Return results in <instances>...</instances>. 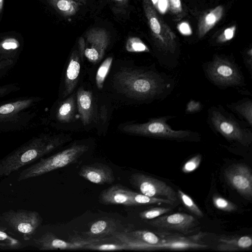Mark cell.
Segmentation results:
<instances>
[{"label": "cell", "instance_id": "6da1fadb", "mask_svg": "<svg viewBox=\"0 0 252 252\" xmlns=\"http://www.w3.org/2000/svg\"><path fill=\"white\" fill-rule=\"evenodd\" d=\"M114 86L120 93L136 99H148L161 94L167 87L164 80L152 71L126 69L116 73Z\"/></svg>", "mask_w": 252, "mask_h": 252}, {"label": "cell", "instance_id": "7a4b0ae2", "mask_svg": "<svg viewBox=\"0 0 252 252\" xmlns=\"http://www.w3.org/2000/svg\"><path fill=\"white\" fill-rule=\"evenodd\" d=\"M64 142L63 138H40L19 148L0 160V177L8 176L35 161Z\"/></svg>", "mask_w": 252, "mask_h": 252}, {"label": "cell", "instance_id": "3957f363", "mask_svg": "<svg viewBox=\"0 0 252 252\" xmlns=\"http://www.w3.org/2000/svg\"><path fill=\"white\" fill-rule=\"evenodd\" d=\"M88 150L85 144H75L46 158L22 170L18 177L21 181L46 174L76 162Z\"/></svg>", "mask_w": 252, "mask_h": 252}, {"label": "cell", "instance_id": "277c9868", "mask_svg": "<svg viewBox=\"0 0 252 252\" xmlns=\"http://www.w3.org/2000/svg\"><path fill=\"white\" fill-rule=\"evenodd\" d=\"M42 222L40 215L33 211L10 210L0 215V223L12 234L28 244L36 234Z\"/></svg>", "mask_w": 252, "mask_h": 252}, {"label": "cell", "instance_id": "5b68a950", "mask_svg": "<svg viewBox=\"0 0 252 252\" xmlns=\"http://www.w3.org/2000/svg\"><path fill=\"white\" fill-rule=\"evenodd\" d=\"M143 7L154 40L158 48L173 53L176 48V35L157 13L150 0H142Z\"/></svg>", "mask_w": 252, "mask_h": 252}, {"label": "cell", "instance_id": "8992f818", "mask_svg": "<svg viewBox=\"0 0 252 252\" xmlns=\"http://www.w3.org/2000/svg\"><path fill=\"white\" fill-rule=\"evenodd\" d=\"M166 121V117L155 118L145 123L126 125L122 129L129 133L171 139H185L190 135L189 130L172 129Z\"/></svg>", "mask_w": 252, "mask_h": 252}, {"label": "cell", "instance_id": "52a82bcc", "mask_svg": "<svg viewBox=\"0 0 252 252\" xmlns=\"http://www.w3.org/2000/svg\"><path fill=\"white\" fill-rule=\"evenodd\" d=\"M109 42L110 36L105 29L92 28L79 38V49L82 56L96 63L103 57Z\"/></svg>", "mask_w": 252, "mask_h": 252}, {"label": "cell", "instance_id": "ba28073f", "mask_svg": "<svg viewBox=\"0 0 252 252\" xmlns=\"http://www.w3.org/2000/svg\"><path fill=\"white\" fill-rule=\"evenodd\" d=\"M210 119L214 128L228 140L235 141L246 146L251 143V132L241 127L231 116L213 110Z\"/></svg>", "mask_w": 252, "mask_h": 252}, {"label": "cell", "instance_id": "9c48e42d", "mask_svg": "<svg viewBox=\"0 0 252 252\" xmlns=\"http://www.w3.org/2000/svg\"><path fill=\"white\" fill-rule=\"evenodd\" d=\"M206 72L209 78L218 86H235L242 82V76L236 65L218 56L209 63Z\"/></svg>", "mask_w": 252, "mask_h": 252}, {"label": "cell", "instance_id": "30bf717a", "mask_svg": "<svg viewBox=\"0 0 252 252\" xmlns=\"http://www.w3.org/2000/svg\"><path fill=\"white\" fill-rule=\"evenodd\" d=\"M129 181L134 188L145 195L167 199L173 202L177 200L174 189L162 181L139 173L132 174Z\"/></svg>", "mask_w": 252, "mask_h": 252}, {"label": "cell", "instance_id": "8fae6325", "mask_svg": "<svg viewBox=\"0 0 252 252\" xmlns=\"http://www.w3.org/2000/svg\"><path fill=\"white\" fill-rule=\"evenodd\" d=\"M103 241L104 240L102 238H79L68 242L58 238L51 232H45L39 237L33 236L29 241V244L39 250H74L84 249V247L88 244Z\"/></svg>", "mask_w": 252, "mask_h": 252}, {"label": "cell", "instance_id": "7c38bea8", "mask_svg": "<svg viewBox=\"0 0 252 252\" xmlns=\"http://www.w3.org/2000/svg\"><path fill=\"white\" fill-rule=\"evenodd\" d=\"M228 183L243 197L249 201L252 198V174L250 167L238 163L231 165L225 171Z\"/></svg>", "mask_w": 252, "mask_h": 252}, {"label": "cell", "instance_id": "4fadbf2b", "mask_svg": "<svg viewBox=\"0 0 252 252\" xmlns=\"http://www.w3.org/2000/svg\"><path fill=\"white\" fill-rule=\"evenodd\" d=\"M147 223L159 228L185 232L196 224V220L191 215L176 213L169 215H161Z\"/></svg>", "mask_w": 252, "mask_h": 252}, {"label": "cell", "instance_id": "5bb4252c", "mask_svg": "<svg viewBox=\"0 0 252 252\" xmlns=\"http://www.w3.org/2000/svg\"><path fill=\"white\" fill-rule=\"evenodd\" d=\"M84 179L97 185L111 184L115 177L112 169L102 163H94L83 166L78 172Z\"/></svg>", "mask_w": 252, "mask_h": 252}, {"label": "cell", "instance_id": "9a60e30c", "mask_svg": "<svg viewBox=\"0 0 252 252\" xmlns=\"http://www.w3.org/2000/svg\"><path fill=\"white\" fill-rule=\"evenodd\" d=\"M129 189L121 185H114L102 190L99 196L100 203L105 205L134 206Z\"/></svg>", "mask_w": 252, "mask_h": 252}, {"label": "cell", "instance_id": "2e32d148", "mask_svg": "<svg viewBox=\"0 0 252 252\" xmlns=\"http://www.w3.org/2000/svg\"><path fill=\"white\" fill-rule=\"evenodd\" d=\"M80 67L79 55L75 50L71 54L66 68L63 97L67 96L74 90L78 82Z\"/></svg>", "mask_w": 252, "mask_h": 252}, {"label": "cell", "instance_id": "e0dca14e", "mask_svg": "<svg viewBox=\"0 0 252 252\" xmlns=\"http://www.w3.org/2000/svg\"><path fill=\"white\" fill-rule=\"evenodd\" d=\"M117 224L113 219L102 218L90 224L88 231L85 232L87 239L102 238L116 232Z\"/></svg>", "mask_w": 252, "mask_h": 252}, {"label": "cell", "instance_id": "ac0fdd59", "mask_svg": "<svg viewBox=\"0 0 252 252\" xmlns=\"http://www.w3.org/2000/svg\"><path fill=\"white\" fill-rule=\"evenodd\" d=\"M78 112L84 126L90 124L94 113L93 95L89 91L79 89L77 94Z\"/></svg>", "mask_w": 252, "mask_h": 252}, {"label": "cell", "instance_id": "d6986e66", "mask_svg": "<svg viewBox=\"0 0 252 252\" xmlns=\"http://www.w3.org/2000/svg\"><path fill=\"white\" fill-rule=\"evenodd\" d=\"M224 12L222 5H218L200 17L198 24V35L205 36L220 20Z\"/></svg>", "mask_w": 252, "mask_h": 252}, {"label": "cell", "instance_id": "ffe728a7", "mask_svg": "<svg viewBox=\"0 0 252 252\" xmlns=\"http://www.w3.org/2000/svg\"><path fill=\"white\" fill-rule=\"evenodd\" d=\"M219 242L217 249L220 251L248 250L251 249L252 245V237L247 235L221 238Z\"/></svg>", "mask_w": 252, "mask_h": 252}, {"label": "cell", "instance_id": "44dd1931", "mask_svg": "<svg viewBox=\"0 0 252 252\" xmlns=\"http://www.w3.org/2000/svg\"><path fill=\"white\" fill-rule=\"evenodd\" d=\"M49 4L60 15L67 17L75 15L82 3L74 0H47Z\"/></svg>", "mask_w": 252, "mask_h": 252}, {"label": "cell", "instance_id": "7402d4cb", "mask_svg": "<svg viewBox=\"0 0 252 252\" xmlns=\"http://www.w3.org/2000/svg\"><path fill=\"white\" fill-rule=\"evenodd\" d=\"M0 245L4 250H17L27 247L29 244L12 234L0 223Z\"/></svg>", "mask_w": 252, "mask_h": 252}, {"label": "cell", "instance_id": "603a6c76", "mask_svg": "<svg viewBox=\"0 0 252 252\" xmlns=\"http://www.w3.org/2000/svg\"><path fill=\"white\" fill-rule=\"evenodd\" d=\"M127 234L135 240L144 243L142 246L143 251H147L149 246L158 245L163 239H160L154 233L147 230H135Z\"/></svg>", "mask_w": 252, "mask_h": 252}, {"label": "cell", "instance_id": "cb8c5ba5", "mask_svg": "<svg viewBox=\"0 0 252 252\" xmlns=\"http://www.w3.org/2000/svg\"><path fill=\"white\" fill-rule=\"evenodd\" d=\"M75 101L74 95H71L63 101L58 108L57 119L62 123H68L72 121L75 114Z\"/></svg>", "mask_w": 252, "mask_h": 252}, {"label": "cell", "instance_id": "d4e9b609", "mask_svg": "<svg viewBox=\"0 0 252 252\" xmlns=\"http://www.w3.org/2000/svg\"><path fill=\"white\" fill-rule=\"evenodd\" d=\"M84 249L93 251L132 250L129 245L120 241L115 243H101V242L92 243L86 245Z\"/></svg>", "mask_w": 252, "mask_h": 252}, {"label": "cell", "instance_id": "484cf974", "mask_svg": "<svg viewBox=\"0 0 252 252\" xmlns=\"http://www.w3.org/2000/svg\"><path fill=\"white\" fill-rule=\"evenodd\" d=\"M131 199L134 206L145 205L156 203H165L173 205L174 202L167 199L151 197L131 190Z\"/></svg>", "mask_w": 252, "mask_h": 252}, {"label": "cell", "instance_id": "4316f807", "mask_svg": "<svg viewBox=\"0 0 252 252\" xmlns=\"http://www.w3.org/2000/svg\"><path fill=\"white\" fill-rule=\"evenodd\" d=\"M113 61L111 57L106 58L99 67L96 75L95 81L99 89L103 87L104 80L110 69Z\"/></svg>", "mask_w": 252, "mask_h": 252}, {"label": "cell", "instance_id": "83f0119b", "mask_svg": "<svg viewBox=\"0 0 252 252\" xmlns=\"http://www.w3.org/2000/svg\"><path fill=\"white\" fill-rule=\"evenodd\" d=\"M177 194L182 203L188 210L200 218L203 217L202 212L189 195L180 189L178 190Z\"/></svg>", "mask_w": 252, "mask_h": 252}, {"label": "cell", "instance_id": "f1b7e54d", "mask_svg": "<svg viewBox=\"0 0 252 252\" xmlns=\"http://www.w3.org/2000/svg\"><path fill=\"white\" fill-rule=\"evenodd\" d=\"M126 49L129 52H149L148 46L137 37H129L126 44Z\"/></svg>", "mask_w": 252, "mask_h": 252}, {"label": "cell", "instance_id": "f546056e", "mask_svg": "<svg viewBox=\"0 0 252 252\" xmlns=\"http://www.w3.org/2000/svg\"><path fill=\"white\" fill-rule=\"evenodd\" d=\"M31 100L18 101L0 106V115H6L27 107Z\"/></svg>", "mask_w": 252, "mask_h": 252}, {"label": "cell", "instance_id": "4dcf8cb0", "mask_svg": "<svg viewBox=\"0 0 252 252\" xmlns=\"http://www.w3.org/2000/svg\"><path fill=\"white\" fill-rule=\"evenodd\" d=\"M212 200L214 206L219 210L232 212L237 209V207L235 204L220 196L214 195Z\"/></svg>", "mask_w": 252, "mask_h": 252}, {"label": "cell", "instance_id": "1f68e13d", "mask_svg": "<svg viewBox=\"0 0 252 252\" xmlns=\"http://www.w3.org/2000/svg\"><path fill=\"white\" fill-rule=\"evenodd\" d=\"M234 109L252 126V102L251 100H247L241 104L236 105L234 107Z\"/></svg>", "mask_w": 252, "mask_h": 252}, {"label": "cell", "instance_id": "d6a6232c", "mask_svg": "<svg viewBox=\"0 0 252 252\" xmlns=\"http://www.w3.org/2000/svg\"><path fill=\"white\" fill-rule=\"evenodd\" d=\"M171 210L170 208L154 207L140 213V217L143 220H152L158 218Z\"/></svg>", "mask_w": 252, "mask_h": 252}, {"label": "cell", "instance_id": "836d02e7", "mask_svg": "<svg viewBox=\"0 0 252 252\" xmlns=\"http://www.w3.org/2000/svg\"><path fill=\"white\" fill-rule=\"evenodd\" d=\"M201 155H196L188 160L183 166L182 171L185 173H189L196 170L201 161Z\"/></svg>", "mask_w": 252, "mask_h": 252}, {"label": "cell", "instance_id": "e575fe53", "mask_svg": "<svg viewBox=\"0 0 252 252\" xmlns=\"http://www.w3.org/2000/svg\"><path fill=\"white\" fill-rule=\"evenodd\" d=\"M236 27L235 25L229 27L225 29L223 32L218 36L217 41L222 43L232 39L236 32Z\"/></svg>", "mask_w": 252, "mask_h": 252}, {"label": "cell", "instance_id": "d590c367", "mask_svg": "<svg viewBox=\"0 0 252 252\" xmlns=\"http://www.w3.org/2000/svg\"><path fill=\"white\" fill-rule=\"evenodd\" d=\"M168 8L171 13L175 15H180L183 12L181 0H167Z\"/></svg>", "mask_w": 252, "mask_h": 252}, {"label": "cell", "instance_id": "8d00e7d4", "mask_svg": "<svg viewBox=\"0 0 252 252\" xmlns=\"http://www.w3.org/2000/svg\"><path fill=\"white\" fill-rule=\"evenodd\" d=\"M179 32L183 35H190L192 34V30L189 24L187 22L179 23L177 27Z\"/></svg>", "mask_w": 252, "mask_h": 252}, {"label": "cell", "instance_id": "74e56055", "mask_svg": "<svg viewBox=\"0 0 252 252\" xmlns=\"http://www.w3.org/2000/svg\"><path fill=\"white\" fill-rule=\"evenodd\" d=\"M201 108V104L198 101L194 100H190L187 104L186 112L188 113H195Z\"/></svg>", "mask_w": 252, "mask_h": 252}, {"label": "cell", "instance_id": "f35d334b", "mask_svg": "<svg viewBox=\"0 0 252 252\" xmlns=\"http://www.w3.org/2000/svg\"><path fill=\"white\" fill-rule=\"evenodd\" d=\"M162 14L166 12L168 8V3L167 0H158L157 6L156 7Z\"/></svg>", "mask_w": 252, "mask_h": 252}, {"label": "cell", "instance_id": "ab89813d", "mask_svg": "<svg viewBox=\"0 0 252 252\" xmlns=\"http://www.w3.org/2000/svg\"><path fill=\"white\" fill-rule=\"evenodd\" d=\"M115 3L119 5H125L128 1L129 0H111Z\"/></svg>", "mask_w": 252, "mask_h": 252}, {"label": "cell", "instance_id": "60d3db41", "mask_svg": "<svg viewBox=\"0 0 252 252\" xmlns=\"http://www.w3.org/2000/svg\"><path fill=\"white\" fill-rule=\"evenodd\" d=\"M4 5V0H0V17L1 16Z\"/></svg>", "mask_w": 252, "mask_h": 252}, {"label": "cell", "instance_id": "b9f144b4", "mask_svg": "<svg viewBox=\"0 0 252 252\" xmlns=\"http://www.w3.org/2000/svg\"><path fill=\"white\" fill-rule=\"evenodd\" d=\"M153 5L156 8L158 3V0H150Z\"/></svg>", "mask_w": 252, "mask_h": 252}, {"label": "cell", "instance_id": "7bdbcfd3", "mask_svg": "<svg viewBox=\"0 0 252 252\" xmlns=\"http://www.w3.org/2000/svg\"><path fill=\"white\" fill-rule=\"evenodd\" d=\"M74 0L79 2H80V3H82L83 4H86L87 2V0Z\"/></svg>", "mask_w": 252, "mask_h": 252}, {"label": "cell", "instance_id": "ee69618b", "mask_svg": "<svg viewBox=\"0 0 252 252\" xmlns=\"http://www.w3.org/2000/svg\"><path fill=\"white\" fill-rule=\"evenodd\" d=\"M0 250H4L3 247L0 245Z\"/></svg>", "mask_w": 252, "mask_h": 252}, {"label": "cell", "instance_id": "f6af8a7d", "mask_svg": "<svg viewBox=\"0 0 252 252\" xmlns=\"http://www.w3.org/2000/svg\"><path fill=\"white\" fill-rule=\"evenodd\" d=\"M3 91L1 90V89H0V94L1 93V92H3Z\"/></svg>", "mask_w": 252, "mask_h": 252}]
</instances>
